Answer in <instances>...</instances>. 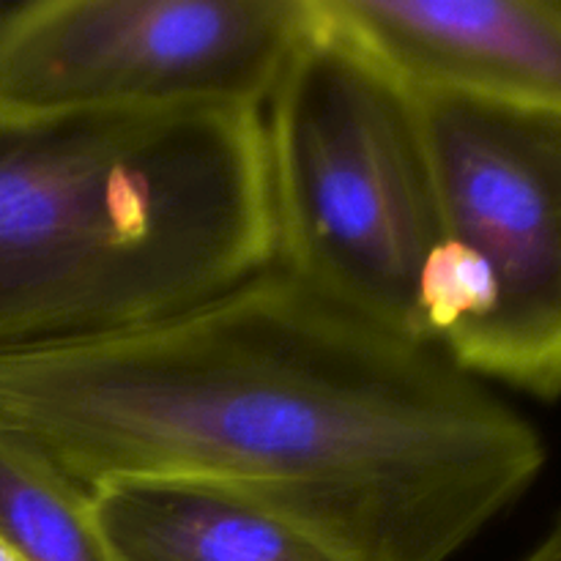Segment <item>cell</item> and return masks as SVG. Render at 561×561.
Segmentation results:
<instances>
[{"label":"cell","mask_w":561,"mask_h":561,"mask_svg":"<svg viewBox=\"0 0 561 561\" xmlns=\"http://www.w3.org/2000/svg\"><path fill=\"white\" fill-rule=\"evenodd\" d=\"M310 0H36L0 16V115L236 104L263 110Z\"/></svg>","instance_id":"obj_5"},{"label":"cell","mask_w":561,"mask_h":561,"mask_svg":"<svg viewBox=\"0 0 561 561\" xmlns=\"http://www.w3.org/2000/svg\"><path fill=\"white\" fill-rule=\"evenodd\" d=\"M0 561H20V557H16V553L11 551L3 540H0Z\"/></svg>","instance_id":"obj_10"},{"label":"cell","mask_w":561,"mask_h":561,"mask_svg":"<svg viewBox=\"0 0 561 561\" xmlns=\"http://www.w3.org/2000/svg\"><path fill=\"white\" fill-rule=\"evenodd\" d=\"M261 115L274 268L425 343L416 301L438 214L409 88L312 14Z\"/></svg>","instance_id":"obj_3"},{"label":"cell","mask_w":561,"mask_h":561,"mask_svg":"<svg viewBox=\"0 0 561 561\" xmlns=\"http://www.w3.org/2000/svg\"><path fill=\"white\" fill-rule=\"evenodd\" d=\"M312 14L411 91L561 110V0H312Z\"/></svg>","instance_id":"obj_6"},{"label":"cell","mask_w":561,"mask_h":561,"mask_svg":"<svg viewBox=\"0 0 561 561\" xmlns=\"http://www.w3.org/2000/svg\"><path fill=\"white\" fill-rule=\"evenodd\" d=\"M520 561H561V513L551 524L548 535L531 548L529 557H524Z\"/></svg>","instance_id":"obj_9"},{"label":"cell","mask_w":561,"mask_h":561,"mask_svg":"<svg viewBox=\"0 0 561 561\" xmlns=\"http://www.w3.org/2000/svg\"><path fill=\"white\" fill-rule=\"evenodd\" d=\"M0 540L20 561H104L88 491L0 422Z\"/></svg>","instance_id":"obj_8"},{"label":"cell","mask_w":561,"mask_h":561,"mask_svg":"<svg viewBox=\"0 0 561 561\" xmlns=\"http://www.w3.org/2000/svg\"><path fill=\"white\" fill-rule=\"evenodd\" d=\"M274 266L263 115H0V354L115 337Z\"/></svg>","instance_id":"obj_2"},{"label":"cell","mask_w":561,"mask_h":561,"mask_svg":"<svg viewBox=\"0 0 561 561\" xmlns=\"http://www.w3.org/2000/svg\"><path fill=\"white\" fill-rule=\"evenodd\" d=\"M411 99L438 214L416 301L422 340L480 381L559 400L561 110Z\"/></svg>","instance_id":"obj_4"},{"label":"cell","mask_w":561,"mask_h":561,"mask_svg":"<svg viewBox=\"0 0 561 561\" xmlns=\"http://www.w3.org/2000/svg\"><path fill=\"white\" fill-rule=\"evenodd\" d=\"M0 422L85 491L217 485L340 561H449L548 458L485 381L274 266L135 332L5 351Z\"/></svg>","instance_id":"obj_1"},{"label":"cell","mask_w":561,"mask_h":561,"mask_svg":"<svg viewBox=\"0 0 561 561\" xmlns=\"http://www.w3.org/2000/svg\"><path fill=\"white\" fill-rule=\"evenodd\" d=\"M104 561H340L250 499L173 477H113L88 491Z\"/></svg>","instance_id":"obj_7"}]
</instances>
